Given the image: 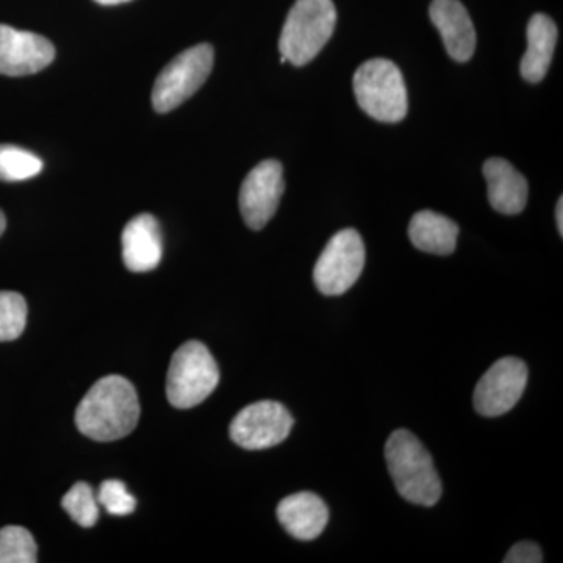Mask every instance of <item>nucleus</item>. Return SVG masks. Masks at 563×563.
Masks as SVG:
<instances>
[{"label": "nucleus", "mask_w": 563, "mask_h": 563, "mask_svg": "<svg viewBox=\"0 0 563 563\" xmlns=\"http://www.w3.org/2000/svg\"><path fill=\"white\" fill-rule=\"evenodd\" d=\"M139 395L125 377H102L92 385L76 410L77 429L95 442L124 439L139 424Z\"/></svg>", "instance_id": "1"}, {"label": "nucleus", "mask_w": 563, "mask_h": 563, "mask_svg": "<svg viewBox=\"0 0 563 563\" xmlns=\"http://www.w3.org/2000/svg\"><path fill=\"white\" fill-rule=\"evenodd\" d=\"M385 461L396 490L406 501L432 507L442 496V481L432 455L412 432L399 429L385 444Z\"/></svg>", "instance_id": "2"}, {"label": "nucleus", "mask_w": 563, "mask_h": 563, "mask_svg": "<svg viewBox=\"0 0 563 563\" xmlns=\"http://www.w3.org/2000/svg\"><path fill=\"white\" fill-rule=\"evenodd\" d=\"M335 24L332 0H296L280 33V62L295 66L312 62L332 38Z\"/></svg>", "instance_id": "3"}, {"label": "nucleus", "mask_w": 563, "mask_h": 563, "mask_svg": "<svg viewBox=\"0 0 563 563\" xmlns=\"http://www.w3.org/2000/svg\"><path fill=\"white\" fill-rule=\"evenodd\" d=\"M354 92L361 109L376 121L393 124L409 110L401 69L387 58H373L355 70Z\"/></svg>", "instance_id": "4"}, {"label": "nucleus", "mask_w": 563, "mask_h": 563, "mask_svg": "<svg viewBox=\"0 0 563 563\" xmlns=\"http://www.w3.org/2000/svg\"><path fill=\"white\" fill-rule=\"evenodd\" d=\"M220 384V369L201 342H187L174 352L166 377L168 401L177 409H191L206 401Z\"/></svg>", "instance_id": "5"}, {"label": "nucleus", "mask_w": 563, "mask_h": 563, "mask_svg": "<svg viewBox=\"0 0 563 563\" xmlns=\"http://www.w3.org/2000/svg\"><path fill=\"white\" fill-rule=\"evenodd\" d=\"M214 52L210 44H198L181 52L163 68L152 90L157 113H168L190 99L209 79Z\"/></svg>", "instance_id": "6"}, {"label": "nucleus", "mask_w": 563, "mask_h": 563, "mask_svg": "<svg viewBox=\"0 0 563 563\" xmlns=\"http://www.w3.org/2000/svg\"><path fill=\"white\" fill-rule=\"evenodd\" d=\"M365 257L361 233L354 229L336 232L314 265L313 280L318 290L325 296L344 295L361 277Z\"/></svg>", "instance_id": "7"}, {"label": "nucleus", "mask_w": 563, "mask_h": 563, "mask_svg": "<svg viewBox=\"0 0 563 563\" xmlns=\"http://www.w3.org/2000/svg\"><path fill=\"white\" fill-rule=\"evenodd\" d=\"M291 413L276 401H258L244 407L231 422V439L244 450L258 451L280 444L290 435Z\"/></svg>", "instance_id": "8"}, {"label": "nucleus", "mask_w": 563, "mask_h": 563, "mask_svg": "<svg viewBox=\"0 0 563 563\" xmlns=\"http://www.w3.org/2000/svg\"><path fill=\"white\" fill-rule=\"evenodd\" d=\"M528 384V366L517 357L499 358L481 377L474 390V409L483 417L495 418L510 412Z\"/></svg>", "instance_id": "9"}, {"label": "nucleus", "mask_w": 563, "mask_h": 563, "mask_svg": "<svg viewBox=\"0 0 563 563\" xmlns=\"http://www.w3.org/2000/svg\"><path fill=\"white\" fill-rule=\"evenodd\" d=\"M284 168L277 161L258 163L240 190V211L247 228L262 231L274 214L284 195Z\"/></svg>", "instance_id": "10"}, {"label": "nucleus", "mask_w": 563, "mask_h": 563, "mask_svg": "<svg viewBox=\"0 0 563 563\" xmlns=\"http://www.w3.org/2000/svg\"><path fill=\"white\" fill-rule=\"evenodd\" d=\"M55 47L38 33L18 31L0 24V74L9 77L32 76L54 62Z\"/></svg>", "instance_id": "11"}, {"label": "nucleus", "mask_w": 563, "mask_h": 563, "mask_svg": "<svg viewBox=\"0 0 563 563\" xmlns=\"http://www.w3.org/2000/svg\"><path fill=\"white\" fill-rule=\"evenodd\" d=\"M429 14L442 35L450 57L459 63L472 60L476 49V31L461 0H432Z\"/></svg>", "instance_id": "12"}, {"label": "nucleus", "mask_w": 563, "mask_h": 563, "mask_svg": "<svg viewBox=\"0 0 563 563\" xmlns=\"http://www.w3.org/2000/svg\"><path fill=\"white\" fill-rule=\"evenodd\" d=\"M122 261L133 273H147L161 265L163 236L158 221L141 213L125 224L121 236Z\"/></svg>", "instance_id": "13"}, {"label": "nucleus", "mask_w": 563, "mask_h": 563, "mask_svg": "<svg viewBox=\"0 0 563 563\" xmlns=\"http://www.w3.org/2000/svg\"><path fill=\"white\" fill-rule=\"evenodd\" d=\"M277 518L291 537L310 542L320 537L328 526L329 509L314 493H295L282 499L277 506Z\"/></svg>", "instance_id": "14"}, {"label": "nucleus", "mask_w": 563, "mask_h": 563, "mask_svg": "<svg viewBox=\"0 0 563 563\" xmlns=\"http://www.w3.org/2000/svg\"><path fill=\"white\" fill-rule=\"evenodd\" d=\"M484 176L487 180L488 201L503 214H518L528 203L529 185L526 177L504 158L485 162Z\"/></svg>", "instance_id": "15"}, {"label": "nucleus", "mask_w": 563, "mask_h": 563, "mask_svg": "<svg viewBox=\"0 0 563 563\" xmlns=\"http://www.w3.org/2000/svg\"><path fill=\"white\" fill-rule=\"evenodd\" d=\"M558 25L548 14H533L528 24V51L521 60V76L539 84L547 76L558 44Z\"/></svg>", "instance_id": "16"}, {"label": "nucleus", "mask_w": 563, "mask_h": 563, "mask_svg": "<svg viewBox=\"0 0 563 563\" xmlns=\"http://www.w3.org/2000/svg\"><path fill=\"white\" fill-rule=\"evenodd\" d=\"M410 242L428 254L450 255L457 246L459 225L431 210L418 211L409 225Z\"/></svg>", "instance_id": "17"}, {"label": "nucleus", "mask_w": 563, "mask_h": 563, "mask_svg": "<svg viewBox=\"0 0 563 563\" xmlns=\"http://www.w3.org/2000/svg\"><path fill=\"white\" fill-rule=\"evenodd\" d=\"M43 172L38 155L14 144H0V180L22 181L33 179Z\"/></svg>", "instance_id": "18"}, {"label": "nucleus", "mask_w": 563, "mask_h": 563, "mask_svg": "<svg viewBox=\"0 0 563 563\" xmlns=\"http://www.w3.org/2000/svg\"><path fill=\"white\" fill-rule=\"evenodd\" d=\"M38 547L31 532L21 526L0 529V563H35Z\"/></svg>", "instance_id": "19"}, {"label": "nucleus", "mask_w": 563, "mask_h": 563, "mask_svg": "<svg viewBox=\"0 0 563 563\" xmlns=\"http://www.w3.org/2000/svg\"><path fill=\"white\" fill-rule=\"evenodd\" d=\"M27 302L16 291H0V343L20 339L27 324Z\"/></svg>", "instance_id": "20"}, {"label": "nucleus", "mask_w": 563, "mask_h": 563, "mask_svg": "<svg viewBox=\"0 0 563 563\" xmlns=\"http://www.w3.org/2000/svg\"><path fill=\"white\" fill-rule=\"evenodd\" d=\"M63 509L81 528H92L99 520V501L87 483H77L63 496Z\"/></svg>", "instance_id": "21"}, {"label": "nucleus", "mask_w": 563, "mask_h": 563, "mask_svg": "<svg viewBox=\"0 0 563 563\" xmlns=\"http://www.w3.org/2000/svg\"><path fill=\"white\" fill-rule=\"evenodd\" d=\"M98 501L114 517H128L135 512L136 499L122 481L110 479L99 487Z\"/></svg>", "instance_id": "22"}, {"label": "nucleus", "mask_w": 563, "mask_h": 563, "mask_svg": "<svg viewBox=\"0 0 563 563\" xmlns=\"http://www.w3.org/2000/svg\"><path fill=\"white\" fill-rule=\"evenodd\" d=\"M504 563H542L543 553L539 544L532 542H520L510 548L509 553L504 558Z\"/></svg>", "instance_id": "23"}, {"label": "nucleus", "mask_w": 563, "mask_h": 563, "mask_svg": "<svg viewBox=\"0 0 563 563\" xmlns=\"http://www.w3.org/2000/svg\"><path fill=\"white\" fill-rule=\"evenodd\" d=\"M555 222H558L559 233L563 235V199H559L558 207H555Z\"/></svg>", "instance_id": "24"}, {"label": "nucleus", "mask_w": 563, "mask_h": 563, "mask_svg": "<svg viewBox=\"0 0 563 563\" xmlns=\"http://www.w3.org/2000/svg\"><path fill=\"white\" fill-rule=\"evenodd\" d=\"M101 5H120V3L131 2V0H95Z\"/></svg>", "instance_id": "25"}, {"label": "nucleus", "mask_w": 563, "mask_h": 563, "mask_svg": "<svg viewBox=\"0 0 563 563\" xmlns=\"http://www.w3.org/2000/svg\"><path fill=\"white\" fill-rule=\"evenodd\" d=\"M7 229V218L5 214H3V211L0 210V236L3 235V232H5Z\"/></svg>", "instance_id": "26"}]
</instances>
